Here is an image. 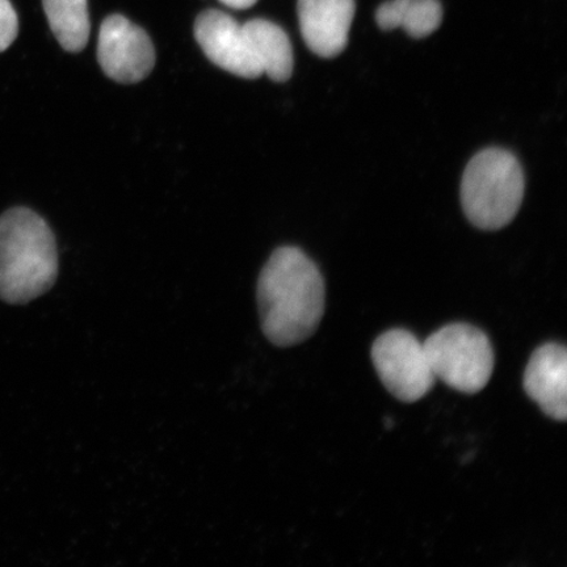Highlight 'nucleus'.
I'll list each match as a JSON object with an SVG mask.
<instances>
[{"label": "nucleus", "instance_id": "1", "mask_svg": "<svg viewBox=\"0 0 567 567\" xmlns=\"http://www.w3.org/2000/svg\"><path fill=\"white\" fill-rule=\"evenodd\" d=\"M261 331L275 346L305 342L324 313L326 290L315 261L297 247H280L261 269L258 290Z\"/></svg>", "mask_w": 567, "mask_h": 567}, {"label": "nucleus", "instance_id": "2", "mask_svg": "<svg viewBox=\"0 0 567 567\" xmlns=\"http://www.w3.org/2000/svg\"><path fill=\"white\" fill-rule=\"evenodd\" d=\"M59 276V250L44 218L16 207L0 216V300L25 305L51 290Z\"/></svg>", "mask_w": 567, "mask_h": 567}, {"label": "nucleus", "instance_id": "3", "mask_svg": "<svg viewBox=\"0 0 567 567\" xmlns=\"http://www.w3.org/2000/svg\"><path fill=\"white\" fill-rule=\"evenodd\" d=\"M526 189L523 168L513 153L491 147L480 152L461 181V205L482 230H498L513 221Z\"/></svg>", "mask_w": 567, "mask_h": 567}, {"label": "nucleus", "instance_id": "4", "mask_svg": "<svg viewBox=\"0 0 567 567\" xmlns=\"http://www.w3.org/2000/svg\"><path fill=\"white\" fill-rule=\"evenodd\" d=\"M423 347L435 379L457 392L476 394L492 379L495 359L491 339L472 324H446L425 339Z\"/></svg>", "mask_w": 567, "mask_h": 567}, {"label": "nucleus", "instance_id": "5", "mask_svg": "<svg viewBox=\"0 0 567 567\" xmlns=\"http://www.w3.org/2000/svg\"><path fill=\"white\" fill-rule=\"evenodd\" d=\"M371 357L382 384L396 400L413 403L435 385L423 343L413 332L392 329L374 340Z\"/></svg>", "mask_w": 567, "mask_h": 567}, {"label": "nucleus", "instance_id": "6", "mask_svg": "<svg viewBox=\"0 0 567 567\" xmlns=\"http://www.w3.org/2000/svg\"><path fill=\"white\" fill-rule=\"evenodd\" d=\"M97 60L111 80L137 83L152 73L155 49L142 28L122 16H112L103 21L99 32Z\"/></svg>", "mask_w": 567, "mask_h": 567}, {"label": "nucleus", "instance_id": "7", "mask_svg": "<svg viewBox=\"0 0 567 567\" xmlns=\"http://www.w3.org/2000/svg\"><path fill=\"white\" fill-rule=\"evenodd\" d=\"M195 38L205 55L228 73L257 80L264 75L251 51L244 25L228 13L208 10L196 19Z\"/></svg>", "mask_w": 567, "mask_h": 567}, {"label": "nucleus", "instance_id": "8", "mask_svg": "<svg viewBox=\"0 0 567 567\" xmlns=\"http://www.w3.org/2000/svg\"><path fill=\"white\" fill-rule=\"evenodd\" d=\"M300 30L305 42L322 59H334L349 44L354 0H299Z\"/></svg>", "mask_w": 567, "mask_h": 567}, {"label": "nucleus", "instance_id": "9", "mask_svg": "<svg viewBox=\"0 0 567 567\" xmlns=\"http://www.w3.org/2000/svg\"><path fill=\"white\" fill-rule=\"evenodd\" d=\"M524 390L530 400L551 420L565 422L567 417V351L558 343L538 347L532 353L526 372Z\"/></svg>", "mask_w": 567, "mask_h": 567}, {"label": "nucleus", "instance_id": "10", "mask_svg": "<svg viewBox=\"0 0 567 567\" xmlns=\"http://www.w3.org/2000/svg\"><path fill=\"white\" fill-rule=\"evenodd\" d=\"M244 30L264 74L275 82H287L293 73V49L288 34L264 19L247 21Z\"/></svg>", "mask_w": 567, "mask_h": 567}, {"label": "nucleus", "instance_id": "11", "mask_svg": "<svg viewBox=\"0 0 567 567\" xmlns=\"http://www.w3.org/2000/svg\"><path fill=\"white\" fill-rule=\"evenodd\" d=\"M381 30L403 28L411 38L424 39L442 24L443 9L437 0H392L375 13Z\"/></svg>", "mask_w": 567, "mask_h": 567}, {"label": "nucleus", "instance_id": "12", "mask_svg": "<svg viewBox=\"0 0 567 567\" xmlns=\"http://www.w3.org/2000/svg\"><path fill=\"white\" fill-rule=\"evenodd\" d=\"M42 4L60 45L70 53L83 51L91 32L87 0H42Z\"/></svg>", "mask_w": 567, "mask_h": 567}, {"label": "nucleus", "instance_id": "13", "mask_svg": "<svg viewBox=\"0 0 567 567\" xmlns=\"http://www.w3.org/2000/svg\"><path fill=\"white\" fill-rule=\"evenodd\" d=\"M19 34V18L10 0H0V53L9 49Z\"/></svg>", "mask_w": 567, "mask_h": 567}, {"label": "nucleus", "instance_id": "14", "mask_svg": "<svg viewBox=\"0 0 567 567\" xmlns=\"http://www.w3.org/2000/svg\"><path fill=\"white\" fill-rule=\"evenodd\" d=\"M221 2L234 10H247L257 3L258 0H221Z\"/></svg>", "mask_w": 567, "mask_h": 567}]
</instances>
